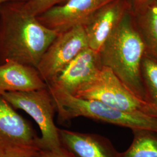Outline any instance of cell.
Instances as JSON below:
<instances>
[{"instance_id": "30bf717a", "label": "cell", "mask_w": 157, "mask_h": 157, "mask_svg": "<svg viewBox=\"0 0 157 157\" xmlns=\"http://www.w3.org/2000/svg\"><path fill=\"white\" fill-rule=\"evenodd\" d=\"M102 67L99 52L88 47L81 52L52 83L75 95L83 85L95 77Z\"/></svg>"}, {"instance_id": "d6986e66", "label": "cell", "mask_w": 157, "mask_h": 157, "mask_svg": "<svg viewBox=\"0 0 157 157\" xmlns=\"http://www.w3.org/2000/svg\"><path fill=\"white\" fill-rule=\"evenodd\" d=\"M26 1V0H0V5L3 4V3H5L6 2H9V1Z\"/></svg>"}, {"instance_id": "4fadbf2b", "label": "cell", "mask_w": 157, "mask_h": 157, "mask_svg": "<svg viewBox=\"0 0 157 157\" xmlns=\"http://www.w3.org/2000/svg\"><path fill=\"white\" fill-rule=\"evenodd\" d=\"M134 13L135 22L146 47V53L157 61V1Z\"/></svg>"}, {"instance_id": "ffe728a7", "label": "cell", "mask_w": 157, "mask_h": 157, "mask_svg": "<svg viewBox=\"0 0 157 157\" xmlns=\"http://www.w3.org/2000/svg\"><path fill=\"white\" fill-rule=\"evenodd\" d=\"M39 154V153H38ZM38 154L35 155H21V156H17V157H38Z\"/></svg>"}, {"instance_id": "7c38bea8", "label": "cell", "mask_w": 157, "mask_h": 157, "mask_svg": "<svg viewBox=\"0 0 157 157\" xmlns=\"http://www.w3.org/2000/svg\"><path fill=\"white\" fill-rule=\"evenodd\" d=\"M47 87L37 67L13 61L0 63V95L6 92L29 91Z\"/></svg>"}, {"instance_id": "277c9868", "label": "cell", "mask_w": 157, "mask_h": 157, "mask_svg": "<svg viewBox=\"0 0 157 157\" xmlns=\"http://www.w3.org/2000/svg\"><path fill=\"white\" fill-rule=\"evenodd\" d=\"M73 95L101 101L124 112L157 117V111L151 104L133 94L108 67H102L94 78L83 85Z\"/></svg>"}, {"instance_id": "3957f363", "label": "cell", "mask_w": 157, "mask_h": 157, "mask_svg": "<svg viewBox=\"0 0 157 157\" xmlns=\"http://www.w3.org/2000/svg\"><path fill=\"white\" fill-rule=\"evenodd\" d=\"M54 102L59 122L84 117L132 130L146 129L157 132V117L145 113L124 112L101 101L76 97L57 84H47Z\"/></svg>"}, {"instance_id": "8992f818", "label": "cell", "mask_w": 157, "mask_h": 157, "mask_svg": "<svg viewBox=\"0 0 157 157\" xmlns=\"http://www.w3.org/2000/svg\"><path fill=\"white\" fill-rule=\"evenodd\" d=\"M39 139L30 123L0 95V157L37 154Z\"/></svg>"}, {"instance_id": "7a4b0ae2", "label": "cell", "mask_w": 157, "mask_h": 157, "mask_svg": "<svg viewBox=\"0 0 157 157\" xmlns=\"http://www.w3.org/2000/svg\"><path fill=\"white\" fill-rule=\"evenodd\" d=\"M146 53L133 10L124 16L99 51L102 67L111 69L133 94L147 102L141 73Z\"/></svg>"}, {"instance_id": "52a82bcc", "label": "cell", "mask_w": 157, "mask_h": 157, "mask_svg": "<svg viewBox=\"0 0 157 157\" xmlns=\"http://www.w3.org/2000/svg\"><path fill=\"white\" fill-rule=\"evenodd\" d=\"M89 47L83 26L59 33L47 48L37 67L47 84L54 82L67 65Z\"/></svg>"}, {"instance_id": "5b68a950", "label": "cell", "mask_w": 157, "mask_h": 157, "mask_svg": "<svg viewBox=\"0 0 157 157\" xmlns=\"http://www.w3.org/2000/svg\"><path fill=\"white\" fill-rule=\"evenodd\" d=\"M15 109H21L39 126L41 150H54L62 147L58 129L54 121L56 105L48 86L29 91L6 92L2 94Z\"/></svg>"}, {"instance_id": "9a60e30c", "label": "cell", "mask_w": 157, "mask_h": 157, "mask_svg": "<svg viewBox=\"0 0 157 157\" xmlns=\"http://www.w3.org/2000/svg\"><path fill=\"white\" fill-rule=\"evenodd\" d=\"M141 73L147 102L157 111V61L147 53L142 61Z\"/></svg>"}, {"instance_id": "9c48e42d", "label": "cell", "mask_w": 157, "mask_h": 157, "mask_svg": "<svg viewBox=\"0 0 157 157\" xmlns=\"http://www.w3.org/2000/svg\"><path fill=\"white\" fill-rule=\"evenodd\" d=\"M131 10L132 6L129 0H112L96 12L83 26L89 47L99 52L113 30Z\"/></svg>"}, {"instance_id": "5bb4252c", "label": "cell", "mask_w": 157, "mask_h": 157, "mask_svg": "<svg viewBox=\"0 0 157 157\" xmlns=\"http://www.w3.org/2000/svg\"><path fill=\"white\" fill-rule=\"evenodd\" d=\"M133 141L129 148L121 152L120 157H157V132L135 129Z\"/></svg>"}, {"instance_id": "8fae6325", "label": "cell", "mask_w": 157, "mask_h": 157, "mask_svg": "<svg viewBox=\"0 0 157 157\" xmlns=\"http://www.w3.org/2000/svg\"><path fill=\"white\" fill-rule=\"evenodd\" d=\"M62 146L75 157H120L111 141L101 135L58 129Z\"/></svg>"}, {"instance_id": "6da1fadb", "label": "cell", "mask_w": 157, "mask_h": 157, "mask_svg": "<svg viewBox=\"0 0 157 157\" xmlns=\"http://www.w3.org/2000/svg\"><path fill=\"white\" fill-rule=\"evenodd\" d=\"M58 33L29 11L24 1L1 4L0 63L13 61L37 67Z\"/></svg>"}, {"instance_id": "2e32d148", "label": "cell", "mask_w": 157, "mask_h": 157, "mask_svg": "<svg viewBox=\"0 0 157 157\" xmlns=\"http://www.w3.org/2000/svg\"><path fill=\"white\" fill-rule=\"evenodd\" d=\"M67 0H26L25 5L29 11L39 16L55 6L61 4Z\"/></svg>"}, {"instance_id": "ba28073f", "label": "cell", "mask_w": 157, "mask_h": 157, "mask_svg": "<svg viewBox=\"0 0 157 157\" xmlns=\"http://www.w3.org/2000/svg\"><path fill=\"white\" fill-rule=\"evenodd\" d=\"M112 0H67L44 12L37 18L46 27L58 33L84 26L103 6Z\"/></svg>"}, {"instance_id": "e0dca14e", "label": "cell", "mask_w": 157, "mask_h": 157, "mask_svg": "<svg viewBox=\"0 0 157 157\" xmlns=\"http://www.w3.org/2000/svg\"><path fill=\"white\" fill-rule=\"evenodd\" d=\"M38 157H75L63 146L54 150H41Z\"/></svg>"}, {"instance_id": "ac0fdd59", "label": "cell", "mask_w": 157, "mask_h": 157, "mask_svg": "<svg viewBox=\"0 0 157 157\" xmlns=\"http://www.w3.org/2000/svg\"><path fill=\"white\" fill-rule=\"evenodd\" d=\"M132 6L133 13L140 11L146 6L157 0H129Z\"/></svg>"}]
</instances>
